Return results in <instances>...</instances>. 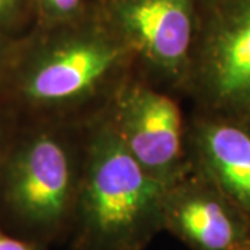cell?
Wrapping results in <instances>:
<instances>
[{"label": "cell", "mask_w": 250, "mask_h": 250, "mask_svg": "<svg viewBox=\"0 0 250 250\" xmlns=\"http://www.w3.org/2000/svg\"><path fill=\"white\" fill-rule=\"evenodd\" d=\"M135 71L131 50L95 9L17 43L0 98L31 120L83 123Z\"/></svg>", "instance_id": "6da1fadb"}, {"label": "cell", "mask_w": 250, "mask_h": 250, "mask_svg": "<svg viewBox=\"0 0 250 250\" xmlns=\"http://www.w3.org/2000/svg\"><path fill=\"white\" fill-rule=\"evenodd\" d=\"M167 189L128 152L104 110L89 118L70 232L74 249L145 250L163 231Z\"/></svg>", "instance_id": "7a4b0ae2"}, {"label": "cell", "mask_w": 250, "mask_h": 250, "mask_svg": "<svg viewBox=\"0 0 250 250\" xmlns=\"http://www.w3.org/2000/svg\"><path fill=\"white\" fill-rule=\"evenodd\" d=\"M85 123L32 120L0 167V208L32 241L71 232L85 157Z\"/></svg>", "instance_id": "3957f363"}, {"label": "cell", "mask_w": 250, "mask_h": 250, "mask_svg": "<svg viewBox=\"0 0 250 250\" xmlns=\"http://www.w3.org/2000/svg\"><path fill=\"white\" fill-rule=\"evenodd\" d=\"M184 95L196 111L250 124V0H199Z\"/></svg>", "instance_id": "277c9868"}, {"label": "cell", "mask_w": 250, "mask_h": 250, "mask_svg": "<svg viewBox=\"0 0 250 250\" xmlns=\"http://www.w3.org/2000/svg\"><path fill=\"white\" fill-rule=\"evenodd\" d=\"M104 22L131 50L136 72L185 93L199 25V0H103Z\"/></svg>", "instance_id": "5b68a950"}, {"label": "cell", "mask_w": 250, "mask_h": 250, "mask_svg": "<svg viewBox=\"0 0 250 250\" xmlns=\"http://www.w3.org/2000/svg\"><path fill=\"white\" fill-rule=\"evenodd\" d=\"M175 95L135 71L104 108L128 152L166 187L190 168L189 120Z\"/></svg>", "instance_id": "8992f818"}, {"label": "cell", "mask_w": 250, "mask_h": 250, "mask_svg": "<svg viewBox=\"0 0 250 250\" xmlns=\"http://www.w3.org/2000/svg\"><path fill=\"white\" fill-rule=\"evenodd\" d=\"M163 231L190 250H250V224L192 163L168 187Z\"/></svg>", "instance_id": "52a82bcc"}, {"label": "cell", "mask_w": 250, "mask_h": 250, "mask_svg": "<svg viewBox=\"0 0 250 250\" xmlns=\"http://www.w3.org/2000/svg\"><path fill=\"white\" fill-rule=\"evenodd\" d=\"M188 142L192 166L250 224V124L196 111Z\"/></svg>", "instance_id": "ba28073f"}, {"label": "cell", "mask_w": 250, "mask_h": 250, "mask_svg": "<svg viewBox=\"0 0 250 250\" xmlns=\"http://www.w3.org/2000/svg\"><path fill=\"white\" fill-rule=\"evenodd\" d=\"M35 3L45 27L70 22L85 13L83 0H35Z\"/></svg>", "instance_id": "9c48e42d"}, {"label": "cell", "mask_w": 250, "mask_h": 250, "mask_svg": "<svg viewBox=\"0 0 250 250\" xmlns=\"http://www.w3.org/2000/svg\"><path fill=\"white\" fill-rule=\"evenodd\" d=\"M29 0H0V34L10 38L17 32L27 20Z\"/></svg>", "instance_id": "30bf717a"}, {"label": "cell", "mask_w": 250, "mask_h": 250, "mask_svg": "<svg viewBox=\"0 0 250 250\" xmlns=\"http://www.w3.org/2000/svg\"><path fill=\"white\" fill-rule=\"evenodd\" d=\"M16 132L17 131L11 124V117L7 113V103L0 98V167L9 152L10 145L13 142Z\"/></svg>", "instance_id": "8fae6325"}, {"label": "cell", "mask_w": 250, "mask_h": 250, "mask_svg": "<svg viewBox=\"0 0 250 250\" xmlns=\"http://www.w3.org/2000/svg\"><path fill=\"white\" fill-rule=\"evenodd\" d=\"M0 250H45L43 243L0 229Z\"/></svg>", "instance_id": "7c38bea8"}, {"label": "cell", "mask_w": 250, "mask_h": 250, "mask_svg": "<svg viewBox=\"0 0 250 250\" xmlns=\"http://www.w3.org/2000/svg\"><path fill=\"white\" fill-rule=\"evenodd\" d=\"M16 46L17 42L0 34V88L4 82L6 74L9 71L10 62L16 52Z\"/></svg>", "instance_id": "4fadbf2b"}]
</instances>
